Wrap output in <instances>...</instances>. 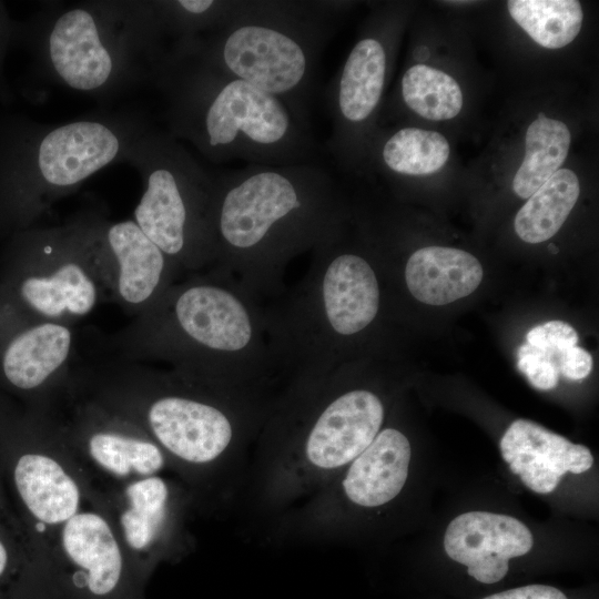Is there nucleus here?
Wrapping results in <instances>:
<instances>
[{"mask_svg": "<svg viewBox=\"0 0 599 599\" xmlns=\"http://www.w3.org/2000/svg\"><path fill=\"white\" fill-rule=\"evenodd\" d=\"M152 83L165 95L167 132L212 163L319 162L311 128L280 99L171 45Z\"/></svg>", "mask_w": 599, "mask_h": 599, "instance_id": "obj_1", "label": "nucleus"}, {"mask_svg": "<svg viewBox=\"0 0 599 599\" xmlns=\"http://www.w3.org/2000/svg\"><path fill=\"white\" fill-rule=\"evenodd\" d=\"M341 211L336 183L319 162L212 172L213 261L275 264L327 238Z\"/></svg>", "mask_w": 599, "mask_h": 599, "instance_id": "obj_2", "label": "nucleus"}, {"mask_svg": "<svg viewBox=\"0 0 599 599\" xmlns=\"http://www.w3.org/2000/svg\"><path fill=\"white\" fill-rule=\"evenodd\" d=\"M16 43L47 78L99 98L151 82L169 48L151 1L49 3L17 21Z\"/></svg>", "mask_w": 599, "mask_h": 599, "instance_id": "obj_3", "label": "nucleus"}, {"mask_svg": "<svg viewBox=\"0 0 599 599\" xmlns=\"http://www.w3.org/2000/svg\"><path fill=\"white\" fill-rule=\"evenodd\" d=\"M151 125L135 113L100 112L60 124L0 115V231L27 230L102 169L125 161Z\"/></svg>", "mask_w": 599, "mask_h": 599, "instance_id": "obj_4", "label": "nucleus"}, {"mask_svg": "<svg viewBox=\"0 0 599 599\" xmlns=\"http://www.w3.org/2000/svg\"><path fill=\"white\" fill-rule=\"evenodd\" d=\"M345 4L245 0L242 10L220 29L175 41L173 47L280 99L309 126L319 61Z\"/></svg>", "mask_w": 599, "mask_h": 599, "instance_id": "obj_5", "label": "nucleus"}, {"mask_svg": "<svg viewBox=\"0 0 599 599\" xmlns=\"http://www.w3.org/2000/svg\"><path fill=\"white\" fill-rule=\"evenodd\" d=\"M256 338L255 317L235 290L196 277L170 286L108 345L116 358L172 363L180 373L225 386L230 365L255 347Z\"/></svg>", "mask_w": 599, "mask_h": 599, "instance_id": "obj_6", "label": "nucleus"}, {"mask_svg": "<svg viewBox=\"0 0 599 599\" xmlns=\"http://www.w3.org/2000/svg\"><path fill=\"white\" fill-rule=\"evenodd\" d=\"M306 405L261 451L255 498L264 510L288 509L323 488L370 445L385 418L380 398L364 388L328 395L326 387Z\"/></svg>", "mask_w": 599, "mask_h": 599, "instance_id": "obj_7", "label": "nucleus"}, {"mask_svg": "<svg viewBox=\"0 0 599 599\" xmlns=\"http://www.w3.org/2000/svg\"><path fill=\"white\" fill-rule=\"evenodd\" d=\"M124 163L142 179L133 221L144 234L177 268L212 262V172L167 131L152 126L134 142Z\"/></svg>", "mask_w": 599, "mask_h": 599, "instance_id": "obj_8", "label": "nucleus"}, {"mask_svg": "<svg viewBox=\"0 0 599 599\" xmlns=\"http://www.w3.org/2000/svg\"><path fill=\"white\" fill-rule=\"evenodd\" d=\"M16 294L37 317L75 323L109 300L89 245L85 213L67 223L20 231Z\"/></svg>", "mask_w": 599, "mask_h": 599, "instance_id": "obj_9", "label": "nucleus"}, {"mask_svg": "<svg viewBox=\"0 0 599 599\" xmlns=\"http://www.w3.org/2000/svg\"><path fill=\"white\" fill-rule=\"evenodd\" d=\"M118 359L129 376L151 393L143 405V418L167 451L199 466L231 456L242 461L245 430L237 410L210 395L183 388L179 372L167 376Z\"/></svg>", "mask_w": 599, "mask_h": 599, "instance_id": "obj_10", "label": "nucleus"}, {"mask_svg": "<svg viewBox=\"0 0 599 599\" xmlns=\"http://www.w3.org/2000/svg\"><path fill=\"white\" fill-rule=\"evenodd\" d=\"M91 253L109 300L139 315L173 285L176 265L133 219L111 222L84 212Z\"/></svg>", "mask_w": 599, "mask_h": 599, "instance_id": "obj_11", "label": "nucleus"}, {"mask_svg": "<svg viewBox=\"0 0 599 599\" xmlns=\"http://www.w3.org/2000/svg\"><path fill=\"white\" fill-rule=\"evenodd\" d=\"M387 68L388 54L382 39L363 35L352 48L325 93L333 119L326 153L342 161L348 159L359 128L372 119L380 102Z\"/></svg>", "mask_w": 599, "mask_h": 599, "instance_id": "obj_12", "label": "nucleus"}, {"mask_svg": "<svg viewBox=\"0 0 599 599\" xmlns=\"http://www.w3.org/2000/svg\"><path fill=\"white\" fill-rule=\"evenodd\" d=\"M407 437L398 429H382L370 445L300 507L319 508L344 501L364 509L379 508L403 490L410 463Z\"/></svg>", "mask_w": 599, "mask_h": 599, "instance_id": "obj_13", "label": "nucleus"}, {"mask_svg": "<svg viewBox=\"0 0 599 599\" xmlns=\"http://www.w3.org/2000/svg\"><path fill=\"white\" fill-rule=\"evenodd\" d=\"M332 234L317 245L323 271L317 307L326 334L331 331L339 336H352L366 328L376 317L379 285L374 270L364 257L335 250Z\"/></svg>", "mask_w": 599, "mask_h": 599, "instance_id": "obj_14", "label": "nucleus"}, {"mask_svg": "<svg viewBox=\"0 0 599 599\" xmlns=\"http://www.w3.org/2000/svg\"><path fill=\"white\" fill-rule=\"evenodd\" d=\"M532 545V535L524 522L488 511L457 516L444 536L447 556L466 566L477 581L488 585L500 581L508 572L509 560L526 555Z\"/></svg>", "mask_w": 599, "mask_h": 599, "instance_id": "obj_15", "label": "nucleus"}, {"mask_svg": "<svg viewBox=\"0 0 599 599\" xmlns=\"http://www.w3.org/2000/svg\"><path fill=\"white\" fill-rule=\"evenodd\" d=\"M19 327L2 342L0 367L4 378L22 390H35L67 376L75 363L74 325L26 312Z\"/></svg>", "mask_w": 599, "mask_h": 599, "instance_id": "obj_16", "label": "nucleus"}, {"mask_svg": "<svg viewBox=\"0 0 599 599\" xmlns=\"http://www.w3.org/2000/svg\"><path fill=\"white\" fill-rule=\"evenodd\" d=\"M499 447L510 470L537 494L554 491L566 473L581 474L593 464L588 447L528 419L512 422Z\"/></svg>", "mask_w": 599, "mask_h": 599, "instance_id": "obj_17", "label": "nucleus"}, {"mask_svg": "<svg viewBox=\"0 0 599 599\" xmlns=\"http://www.w3.org/2000/svg\"><path fill=\"white\" fill-rule=\"evenodd\" d=\"M64 551L78 568L71 587L83 598L114 599L121 593L123 560L108 522L97 514H75L62 534Z\"/></svg>", "mask_w": 599, "mask_h": 599, "instance_id": "obj_18", "label": "nucleus"}, {"mask_svg": "<svg viewBox=\"0 0 599 599\" xmlns=\"http://www.w3.org/2000/svg\"><path fill=\"white\" fill-rule=\"evenodd\" d=\"M483 267L470 253L446 246L415 251L405 266L410 294L428 305H446L471 294L480 284Z\"/></svg>", "mask_w": 599, "mask_h": 599, "instance_id": "obj_19", "label": "nucleus"}, {"mask_svg": "<svg viewBox=\"0 0 599 599\" xmlns=\"http://www.w3.org/2000/svg\"><path fill=\"white\" fill-rule=\"evenodd\" d=\"M14 480L22 500L40 521L54 525L77 514L78 486L51 457L23 455L16 466Z\"/></svg>", "mask_w": 599, "mask_h": 599, "instance_id": "obj_20", "label": "nucleus"}, {"mask_svg": "<svg viewBox=\"0 0 599 599\" xmlns=\"http://www.w3.org/2000/svg\"><path fill=\"white\" fill-rule=\"evenodd\" d=\"M580 193L579 180L569 169L555 172L518 211L515 231L525 242L549 240L565 223Z\"/></svg>", "mask_w": 599, "mask_h": 599, "instance_id": "obj_21", "label": "nucleus"}, {"mask_svg": "<svg viewBox=\"0 0 599 599\" xmlns=\"http://www.w3.org/2000/svg\"><path fill=\"white\" fill-rule=\"evenodd\" d=\"M568 126L539 112L525 136V155L512 180V190L521 199L534 194L565 162L569 145Z\"/></svg>", "mask_w": 599, "mask_h": 599, "instance_id": "obj_22", "label": "nucleus"}, {"mask_svg": "<svg viewBox=\"0 0 599 599\" xmlns=\"http://www.w3.org/2000/svg\"><path fill=\"white\" fill-rule=\"evenodd\" d=\"M511 18L539 45L562 48L578 35L583 12L576 0H509Z\"/></svg>", "mask_w": 599, "mask_h": 599, "instance_id": "obj_23", "label": "nucleus"}, {"mask_svg": "<svg viewBox=\"0 0 599 599\" xmlns=\"http://www.w3.org/2000/svg\"><path fill=\"white\" fill-rule=\"evenodd\" d=\"M245 0H159L152 7L171 44L213 32L232 20Z\"/></svg>", "mask_w": 599, "mask_h": 599, "instance_id": "obj_24", "label": "nucleus"}, {"mask_svg": "<svg viewBox=\"0 0 599 599\" xmlns=\"http://www.w3.org/2000/svg\"><path fill=\"white\" fill-rule=\"evenodd\" d=\"M444 135L418 128H403L385 139L380 146L382 164L399 175H427L438 171L449 158Z\"/></svg>", "mask_w": 599, "mask_h": 599, "instance_id": "obj_25", "label": "nucleus"}, {"mask_svg": "<svg viewBox=\"0 0 599 599\" xmlns=\"http://www.w3.org/2000/svg\"><path fill=\"white\" fill-rule=\"evenodd\" d=\"M400 94L408 109L428 120L455 118L463 106L459 84L449 74L425 64L406 70Z\"/></svg>", "mask_w": 599, "mask_h": 599, "instance_id": "obj_26", "label": "nucleus"}, {"mask_svg": "<svg viewBox=\"0 0 599 599\" xmlns=\"http://www.w3.org/2000/svg\"><path fill=\"white\" fill-rule=\"evenodd\" d=\"M88 447L97 463L118 476L131 471L152 475L164 464V456L154 443L115 429L92 432Z\"/></svg>", "mask_w": 599, "mask_h": 599, "instance_id": "obj_27", "label": "nucleus"}, {"mask_svg": "<svg viewBox=\"0 0 599 599\" xmlns=\"http://www.w3.org/2000/svg\"><path fill=\"white\" fill-rule=\"evenodd\" d=\"M126 496L131 508L121 516L124 536L132 548L143 549L164 526L169 488L163 479L149 477L131 484Z\"/></svg>", "mask_w": 599, "mask_h": 599, "instance_id": "obj_28", "label": "nucleus"}, {"mask_svg": "<svg viewBox=\"0 0 599 599\" xmlns=\"http://www.w3.org/2000/svg\"><path fill=\"white\" fill-rule=\"evenodd\" d=\"M517 367L536 389L550 390L558 384V358L527 343L517 349Z\"/></svg>", "mask_w": 599, "mask_h": 599, "instance_id": "obj_29", "label": "nucleus"}, {"mask_svg": "<svg viewBox=\"0 0 599 599\" xmlns=\"http://www.w3.org/2000/svg\"><path fill=\"white\" fill-rule=\"evenodd\" d=\"M578 333L568 323L550 321L532 327L526 335L527 344L558 358L566 349L576 346Z\"/></svg>", "mask_w": 599, "mask_h": 599, "instance_id": "obj_30", "label": "nucleus"}, {"mask_svg": "<svg viewBox=\"0 0 599 599\" xmlns=\"http://www.w3.org/2000/svg\"><path fill=\"white\" fill-rule=\"evenodd\" d=\"M17 38V21L12 20L4 2L0 1V101L12 102L13 94L4 75V61L9 48Z\"/></svg>", "mask_w": 599, "mask_h": 599, "instance_id": "obj_31", "label": "nucleus"}, {"mask_svg": "<svg viewBox=\"0 0 599 599\" xmlns=\"http://www.w3.org/2000/svg\"><path fill=\"white\" fill-rule=\"evenodd\" d=\"M558 369L571 380L586 378L592 369V356L579 346H572L558 356Z\"/></svg>", "mask_w": 599, "mask_h": 599, "instance_id": "obj_32", "label": "nucleus"}, {"mask_svg": "<svg viewBox=\"0 0 599 599\" xmlns=\"http://www.w3.org/2000/svg\"><path fill=\"white\" fill-rule=\"evenodd\" d=\"M484 599H567V597L551 586L528 585L494 593Z\"/></svg>", "mask_w": 599, "mask_h": 599, "instance_id": "obj_33", "label": "nucleus"}, {"mask_svg": "<svg viewBox=\"0 0 599 599\" xmlns=\"http://www.w3.org/2000/svg\"><path fill=\"white\" fill-rule=\"evenodd\" d=\"M8 567V554L0 541V580L4 577Z\"/></svg>", "mask_w": 599, "mask_h": 599, "instance_id": "obj_34", "label": "nucleus"}, {"mask_svg": "<svg viewBox=\"0 0 599 599\" xmlns=\"http://www.w3.org/2000/svg\"><path fill=\"white\" fill-rule=\"evenodd\" d=\"M35 528L38 529V531H41V532H42V531H44V529H45V524L42 522V521H41V522H38L37 526H35Z\"/></svg>", "mask_w": 599, "mask_h": 599, "instance_id": "obj_35", "label": "nucleus"}, {"mask_svg": "<svg viewBox=\"0 0 599 599\" xmlns=\"http://www.w3.org/2000/svg\"><path fill=\"white\" fill-rule=\"evenodd\" d=\"M548 250L551 251V253H557V247L554 244H549Z\"/></svg>", "mask_w": 599, "mask_h": 599, "instance_id": "obj_36", "label": "nucleus"}]
</instances>
